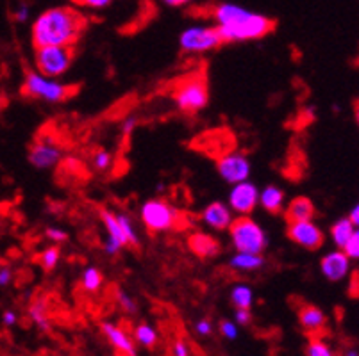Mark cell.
I'll return each instance as SVG.
<instances>
[{"instance_id": "44dd1931", "label": "cell", "mask_w": 359, "mask_h": 356, "mask_svg": "<svg viewBox=\"0 0 359 356\" xmlns=\"http://www.w3.org/2000/svg\"><path fill=\"white\" fill-rule=\"evenodd\" d=\"M259 204L270 214H279L285 207V191L277 185H269L261 191Z\"/></svg>"}, {"instance_id": "7c38bea8", "label": "cell", "mask_w": 359, "mask_h": 356, "mask_svg": "<svg viewBox=\"0 0 359 356\" xmlns=\"http://www.w3.org/2000/svg\"><path fill=\"white\" fill-rule=\"evenodd\" d=\"M99 215L104 228H106L107 232L106 243H104V250H106V253L116 255L123 246H129V241H127L126 232H123L122 225H120L116 212L109 211V208H100Z\"/></svg>"}, {"instance_id": "cb8c5ba5", "label": "cell", "mask_w": 359, "mask_h": 356, "mask_svg": "<svg viewBox=\"0 0 359 356\" xmlns=\"http://www.w3.org/2000/svg\"><path fill=\"white\" fill-rule=\"evenodd\" d=\"M29 318H31V321L34 322V325L40 326V329L50 332V322H48L47 305H45V301L38 299V301L32 303L31 308H29Z\"/></svg>"}, {"instance_id": "8fae6325", "label": "cell", "mask_w": 359, "mask_h": 356, "mask_svg": "<svg viewBox=\"0 0 359 356\" xmlns=\"http://www.w3.org/2000/svg\"><path fill=\"white\" fill-rule=\"evenodd\" d=\"M261 191L252 184L245 180L240 184H234L229 192V207L238 215H249L259 204Z\"/></svg>"}, {"instance_id": "ffe728a7", "label": "cell", "mask_w": 359, "mask_h": 356, "mask_svg": "<svg viewBox=\"0 0 359 356\" xmlns=\"http://www.w3.org/2000/svg\"><path fill=\"white\" fill-rule=\"evenodd\" d=\"M264 266V259L261 253H245V251H236L231 257L229 267L238 271V273H252V271L261 269Z\"/></svg>"}, {"instance_id": "7dc6e473", "label": "cell", "mask_w": 359, "mask_h": 356, "mask_svg": "<svg viewBox=\"0 0 359 356\" xmlns=\"http://www.w3.org/2000/svg\"><path fill=\"white\" fill-rule=\"evenodd\" d=\"M116 356H126V355H122V353H118V355H116Z\"/></svg>"}, {"instance_id": "1f68e13d", "label": "cell", "mask_w": 359, "mask_h": 356, "mask_svg": "<svg viewBox=\"0 0 359 356\" xmlns=\"http://www.w3.org/2000/svg\"><path fill=\"white\" fill-rule=\"evenodd\" d=\"M116 299H118L120 308L126 310L127 313H135L136 312V303H135V299L130 298L129 294H126L123 290H118V294H116Z\"/></svg>"}, {"instance_id": "6da1fadb", "label": "cell", "mask_w": 359, "mask_h": 356, "mask_svg": "<svg viewBox=\"0 0 359 356\" xmlns=\"http://www.w3.org/2000/svg\"><path fill=\"white\" fill-rule=\"evenodd\" d=\"M224 43L250 41L269 36L276 29V22L269 16L252 13L233 2H222L211 9Z\"/></svg>"}, {"instance_id": "8d00e7d4", "label": "cell", "mask_w": 359, "mask_h": 356, "mask_svg": "<svg viewBox=\"0 0 359 356\" xmlns=\"http://www.w3.org/2000/svg\"><path fill=\"white\" fill-rule=\"evenodd\" d=\"M234 319H236L240 325H249L252 315H250L249 308H236V313H234Z\"/></svg>"}, {"instance_id": "7402d4cb", "label": "cell", "mask_w": 359, "mask_h": 356, "mask_svg": "<svg viewBox=\"0 0 359 356\" xmlns=\"http://www.w3.org/2000/svg\"><path fill=\"white\" fill-rule=\"evenodd\" d=\"M355 225L352 223L348 218H344V220H338L334 225L331 227V239L332 243H334L336 248H339V250H344L345 244L348 243V239L352 237V234H354L355 230Z\"/></svg>"}, {"instance_id": "484cf974", "label": "cell", "mask_w": 359, "mask_h": 356, "mask_svg": "<svg viewBox=\"0 0 359 356\" xmlns=\"http://www.w3.org/2000/svg\"><path fill=\"white\" fill-rule=\"evenodd\" d=\"M135 341L138 344H142L143 348H152L158 342V333H156V329L152 326L143 322V325H138L135 328Z\"/></svg>"}, {"instance_id": "9a60e30c", "label": "cell", "mask_w": 359, "mask_h": 356, "mask_svg": "<svg viewBox=\"0 0 359 356\" xmlns=\"http://www.w3.org/2000/svg\"><path fill=\"white\" fill-rule=\"evenodd\" d=\"M202 221L213 230H229L231 225H233V208L227 207L222 201H213L202 212Z\"/></svg>"}, {"instance_id": "d4e9b609", "label": "cell", "mask_w": 359, "mask_h": 356, "mask_svg": "<svg viewBox=\"0 0 359 356\" xmlns=\"http://www.w3.org/2000/svg\"><path fill=\"white\" fill-rule=\"evenodd\" d=\"M81 282H83L84 290H88V292H97L102 287L104 276L100 273V269H97V267H86L83 271V280Z\"/></svg>"}, {"instance_id": "2e32d148", "label": "cell", "mask_w": 359, "mask_h": 356, "mask_svg": "<svg viewBox=\"0 0 359 356\" xmlns=\"http://www.w3.org/2000/svg\"><path fill=\"white\" fill-rule=\"evenodd\" d=\"M102 333L106 335V339L113 344V348L116 351L126 356H136L135 342L130 341V337L122 328L111 325V322H102Z\"/></svg>"}, {"instance_id": "277c9868", "label": "cell", "mask_w": 359, "mask_h": 356, "mask_svg": "<svg viewBox=\"0 0 359 356\" xmlns=\"http://www.w3.org/2000/svg\"><path fill=\"white\" fill-rule=\"evenodd\" d=\"M79 87L70 84L57 83L55 78L45 77L38 70H27L22 84V94L32 100H41L47 104H60L77 93Z\"/></svg>"}, {"instance_id": "b9f144b4", "label": "cell", "mask_w": 359, "mask_h": 356, "mask_svg": "<svg viewBox=\"0 0 359 356\" xmlns=\"http://www.w3.org/2000/svg\"><path fill=\"white\" fill-rule=\"evenodd\" d=\"M2 321H4L6 326H13L18 321V315H16L15 312H11V310H8V312H4V315H2Z\"/></svg>"}, {"instance_id": "bcb514c9", "label": "cell", "mask_w": 359, "mask_h": 356, "mask_svg": "<svg viewBox=\"0 0 359 356\" xmlns=\"http://www.w3.org/2000/svg\"><path fill=\"white\" fill-rule=\"evenodd\" d=\"M345 356H359V355H358V353L354 351V349H352V351H347V353H345Z\"/></svg>"}, {"instance_id": "f1b7e54d", "label": "cell", "mask_w": 359, "mask_h": 356, "mask_svg": "<svg viewBox=\"0 0 359 356\" xmlns=\"http://www.w3.org/2000/svg\"><path fill=\"white\" fill-rule=\"evenodd\" d=\"M111 166H113V155H111L109 152L100 150V152H97L95 155H93V168H95L97 171H107Z\"/></svg>"}, {"instance_id": "30bf717a", "label": "cell", "mask_w": 359, "mask_h": 356, "mask_svg": "<svg viewBox=\"0 0 359 356\" xmlns=\"http://www.w3.org/2000/svg\"><path fill=\"white\" fill-rule=\"evenodd\" d=\"M288 237L295 244L311 251L320 250L325 241L324 232L320 230L318 225L313 223V220L288 223Z\"/></svg>"}, {"instance_id": "d590c367", "label": "cell", "mask_w": 359, "mask_h": 356, "mask_svg": "<svg viewBox=\"0 0 359 356\" xmlns=\"http://www.w3.org/2000/svg\"><path fill=\"white\" fill-rule=\"evenodd\" d=\"M11 278H13L11 267H9L8 264H2V267H0V285L6 287L9 282H11Z\"/></svg>"}, {"instance_id": "d6a6232c", "label": "cell", "mask_w": 359, "mask_h": 356, "mask_svg": "<svg viewBox=\"0 0 359 356\" xmlns=\"http://www.w3.org/2000/svg\"><path fill=\"white\" fill-rule=\"evenodd\" d=\"M45 235H47L50 241H54V243H65V241L68 239L67 232L55 227H48L47 230H45Z\"/></svg>"}, {"instance_id": "603a6c76", "label": "cell", "mask_w": 359, "mask_h": 356, "mask_svg": "<svg viewBox=\"0 0 359 356\" xmlns=\"http://www.w3.org/2000/svg\"><path fill=\"white\" fill-rule=\"evenodd\" d=\"M254 299L252 289L245 283H238L231 290V303H233L236 308H250Z\"/></svg>"}, {"instance_id": "ba28073f", "label": "cell", "mask_w": 359, "mask_h": 356, "mask_svg": "<svg viewBox=\"0 0 359 356\" xmlns=\"http://www.w3.org/2000/svg\"><path fill=\"white\" fill-rule=\"evenodd\" d=\"M179 45L184 52L190 54H202V52H210L224 45L220 31L218 27H202V25H195V27H188L181 32L179 36Z\"/></svg>"}, {"instance_id": "4316f807", "label": "cell", "mask_w": 359, "mask_h": 356, "mask_svg": "<svg viewBox=\"0 0 359 356\" xmlns=\"http://www.w3.org/2000/svg\"><path fill=\"white\" fill-rule=\"evenodd\" d=\"M61 250L57 246H48L38 255V264L43 267L45 271H54L55 266L60 264Z\"/></svg>"}, {"instance_id": "e575fe53", "label": "cell", "mask_w": 359, "mask_h": 356, "mask_svg": "<svg viewBox=\"0 0 359 356\" xmlns=\"http://www.w3.org/2000/svg\"><path fill=\"white\" fill-rule=\"evenodd\" d=\"M113 0H77V6H84L90 9H104L111 4Z\"/></svg>"}, {"instance_id": "f6af8a7d", "label": "cell", "mask_w": 359, "mask_h": 356, "mask_svg": "<svg viewBox=\"0 0 359 356\" xmlns=\"http://www.w3.org/2000/svg\"><path fill=\"white\" fill-rule=\"evenodd\" d=\"M354 118H355V122H358V127H359V98L355 100V104H354Z\"/></svg>"}, {"instance_id": "5bb4252c", "label": "cell", "mask_w": 359, "mask_h": 356, "mask_svg": "<svg viewBox=\"0 0 359 356\" xmlns=\"http://www.w3.org/2000/svg\"><path fill=\"white\" fill-rule=\"evenodd\" d=\"M320 269L329 282H341L351 273V257L344 250L331 251L322 259Z\"/></svg>"}, {"instance_id": "4dcf8cb0", "label": "cell", "mask_w": 359, "mask_h": 356, "mask_svg": "<svg viewBox=\"0 0 359 356\" xmlns=\"http://www.w3.org/2000/svg\"><path fill=\"white\" fill-rule=\"evenodd\" d=\"M344 251L351 257V260H359V227L355 228L348 243L345 244Z\"/></svg>"}, {"instance_id": "7bdbcfd3", "label": "cell", "mask_w": 359, "mask_h": 356, "mask_svg": "<svg viewBox=\"0 0 359 356\" xmlns=\"http://www.w3.org/2000/svg\"><path fill=\"white\" fill-rule=\"evenodd\" d=\"M348 220H351L355 227H359V201L354 205V208L351 211V214H348Z\"/></svg>"}, {"instance_id": "83f0119b", "label": "cell", "mask_w": 359, "mask_h": 356, "mask_svg": "<svg viewBox=\"0 0 359 356\" xmlns=\"http://www.w3.org/2000/svg\"><path fill=\"white\" fill-rule=\"evenodd\" d=\"M116 215H118L120 225H122L123 232H126V237H127V241H129V246L138 248L140 237H138V234H136V228H135V225H133V220H130L127 214H122V212H118Z\"/></svg>"}, {"instance_id": "ab89813d", "label": "cell", "mask_w": 359, "mask_h": 356, "mask_svg": "<svg viewBox=\"0 0 359 356\" xmlns=\"http://www.w3.org/2000/svg\"><path fill=\"white\" fill-rule=\"evenodd\" d=\"M13 18L16 20V22H27V18H29V8L25 4H22V6H18V8H16V11L13 13Z\"/></svg>"}, {"instance_id": "74e56055", "label": "cell", "mask_w": 359, "mask_h": 356, "mask_svg": "<svg viewBox=\"0 0 359 356\" xmlns=\"http://www.w3.org/2000/svg\"><path fill=\"white\" fill-rule=\"evenodd\" d=\"M172 355L174 356H190V349H188V346H186L184 341H175L174 344V349H172Z\"/></svg>"}, {"instance_id": "8992f818", "label": "cell", "mask_w": 359, "mask_h": 356, "mask_svg": "<svg viewBox=\"0 0 359 356\" xmlns=\"http://www.w3.org/2000/svg\"><path fill=\"white\" fill-rule=\"evenodd\" d=\"M75 59V47L68 45H48L34 48L36 70L45 77L57 78L70 70Z\"/></svg>"}, {"instance_id": "3957f363", "label": "cell", "mask_w": 359, "mask_h": 356, "mask_svg": "<svg viewBox=\"0 0 359 356\" xmlns=\"http://www.w3.org/2000/svg\"><path fill=\"white\" fill-rule=\"evenodd\" d=\"M179 111L184 114H197L210 102V90H208V77L204 71H194L184 75L175 83L172 90Z\"/></svg>"}, {"instance_id": "d6986e66", "label": "cell", "mask_w": 359, "mask_h": 356, "mask_svg": "<svg viewBox=\"0 0 359 356\" xmlns=\"http://www.w3.org/2000/svg\"><path fill=\"white\" fill-rule=\"evenodd\" d=\"M188 246L201 259H213L220 253V244L208 234H194L188 239Z\"/></svg>"}, {"instance_id": "7a4b0ae2", "label": "cell", "mask_w": 359, "mask_h": 356, "mask_svg": "<svg viewBox=\"0 0 359 356\" xmlns=\"http://www.w3.org/2000/svg\"><path fill=\"white\" fill-rule=\"evenodd\" d=\"M86 29V18L72 8H52L34 20L31 39L34 48L48 45L75 47Z\"/></svg>"}, {"instance_id": "c3c4849f", "label": "cell", "mask_w": 359, "mask_h": 356, "mask_svg": "<svg viewBox=\"0 0 359 356\" xmlns=\"http://www.w3.org/2000/svg\"><path fill=\"white\" fill-rule=\"evenodd\" d=\"M72 2H75V4H77V0H72Z\"/></svg>"}, {"instance_id": "ee69618b", "label": "cell", "mask_w": 359, "mask_h": 356, "mask_svg": "<svg viewBox=\"0 0 359 356\" xmlns=\"http://www.w3.org/2000/svg\"><path fill=\"white\" fill-rule=\"evenodd\" d=\"M165 4L172 6V8H179V6H186V4H190L191 0H163Z\"/></svg>"}, {"instance_id": "ac0fdd59", "label": "cell", "mask_w": 359, "mask_h": 356, "mask_svg": "<svg viewBox=\"0 0 359 356\" xmlns=\"http://www.w3.org/2000/svg\"><path fill=\"white\" fill-rule=\"evenodd\" d=\"M286 221L295 223V221H309L315 218V205L306 196H297L288 204L285 211Z\"/></svg>"}, {"instance_id": "e0dca14e", "label": "cell", "mask_w": 359, "mask_h": 356, "mask_svg": "<svg viewBox=\"0 0 359 356\" xmlns=\"http://www.w3.org/2000/svg\"><path fill=\"white\" fill-rule=\"evenodd\" d=\"M299 322L306 333L315 335L320 333L325 326L324 312L315 305H302L299 308Z\"/></svg>"}, {"instance_id": "4fadbf2b", "label": "cell", "mask_w": 359, "mask_h": 356, "mask_svg": "<svg viewBox=\"0 0 359 356\" xmlns=\"http://www.w3.org/2000/svg\"><path fill=\"white\" fill-rule=\"evenodd\" d=\"M61 161V148L50 139H38L29 148V162L38 169H52Z\"/></svg>"}, {"instance_id": "f546056e", "label": "cell", "mask_w": 359, "mask_h": 356, "mask_svg": "<svg viewBox=\"0 0 359 356\" xmlns=\"http://www.w3.org/2000/svg\"><path fill=\"white\" fill-rule=\"evenodd\" d=\"M308 356H332V351L324 341L313 339L308 346Z\"/></svg>"}, {"instance_id": "52a82bcc", "label": "cell", "mask_w": 359, "mask_h": 356, "mask_svg": "<svg viewBox=\"0 0 359 356\" xmlns=\"http://www.w3.org/2000/svg\"><path fill=\"white\" fill-rule=\"evenodd\" d=\"M229 235L236 251L263 253V250L266 248V234L249 215H238L231 225Z\"/></svg>"}, {"instance_id": "60d3db41", "label": "cell", "mask_w": 359, "mask_h": 356, "mask_svg": "<svg viewBox=\"0 0 359 356\" xmlns=\"http://www.w3.org/2000/svg\"><path fill=\"white\" fill-rule=\"evenodd\" d=\"M135 127H136V120H135V118H127L126 122H123V125H122V134H123V136H129V134L133 132V130H135Z\"/></svg>"}, {"instance_id": "5b68a950", "label": "cell", "mask_w": 359, "mask_h": 356, "mask_svg": "<svg viewBox=\"0 0 359 356\" xmlns=\"http://www.w3.org/2000/svg\"><path fill=\"white\" fill-rule=\"evenodd\" d=\"M184 214L165 200H149L142 207V223L149 232L182 230L188 223H182Z\"/></svg>"}, {"instance_id": "f35d334b", "label": "cell", "mask_w": 359, "mask_h": 356, "mask_svg": "<svg viewBox=\"0 0 359 356\" xmlns=\"http://www.w3.org/2000/svg\"><path fill=\"white\" fill-rule=\"evenodd\" d=\"M195 329L198 332V335H210L211 332H213V326H211V322L208 321V319H202V321H198L197 325H195Z\"/></svg>"}, {"instance_id": "9c48e42d", "label": "cell", "mask_w": 359, "mask_h": 356, "mask_svg": "<svg viewBox=\"0 0 359 356\" xmlns=\"http://www.w3.org/2000/svg\"><path fill=\"white\" fill-rule=\"evenodd\" d=\"M217 169L220 176L227 184H240L249 180L250 162L249 159L240 152H229L222 155L217 161Z\"/></svg>"}, {"instance_id": "836d02e7", "label": "cell", "mask_w": 359, "mask_h": 356, "mask_svg": "<svg viewBox=\"0 0 359 356\" xmlns=\"http://www.w3.org/2000/svg\"><path fill=\"white\" fill-rule=\"evenodd\" d=\"M220 332L225 339H229V341H234L238 337V328L234 322L231 321H222L220 325Z\"/></svg>"}]
</instances>
